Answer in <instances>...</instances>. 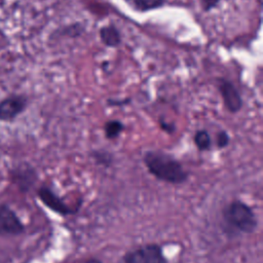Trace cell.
Instances as JSON below:
<instances>
[{"mask_svg":"<svg viewBox=\"0 0 263 263\" xmlns=\"http://www.w3.org/2000/svg\"><path fill=\"white\" fill-rule=\"evenodd\" d=\"M132 100L130 99H121V100H113V99H109L107 101V105L108 106H123V105H128L130 104Z\"/></svg>","mask_w":263,"mask_h":263,"instance_id":"16","label":"cell"},{"mask_svg":"<svg viewBox=\"0 0 263 263\" xmlns=\"http://www.w3.org/2000/svg\"><path fill=\"white\" fill-rule=\"evenodd\" d=\"M80 263H102L100 260L98 259H95V258H90V259H87V260H84Z\"/></svg>","mask_w":263,"mask_h":263,"instance_id":"18","label":"cell"},{"mask_svg":"<svg viewBox=\"0 0 263 263\" xmlns=\"http://www.w3.org/2000/svg\"><path fill=\"white\" fill-rule=\"evenodd\" d=\"M217 87L221 93L227 110L230 113H237L238 111H240L243 102L235 85L225 78H219L217 80Z\"/></svg>","mask_w":263,"mask_h":263,"instance_id":"4","label":"cell"},{"mask_svg":"<svg viewBox=\"0 0 263 263\" xmlns=\"http://www.w3.org/2000/svg\"><path fill=\"white\" fill-rule=\"evenodd\" d=\"M166 0H125V2L135 10L139 12H146L160 8L164 5Z\"/></svg>","mask_w":263,"mask_h":263,"instance_id":"10","label":"cell"},{"mask_svg":"<svg viewBox=\"0 0 263 263\" xmlns=\"http://www.w3.org/2000/svg\"><path fill=\"white\" fill-rule=\"evenodd\" d=\"M11 176L13 182L22 191L29 190L36 180V173L30 166H20L11 173Z\"/></svg>","mask_w":263,"mask_h":263,"instance_id":"8","label":"cell"},{"mask_svg":"<svg viewBox=\"0 0 263 263\" xmlns=\"http://www.w3.org/2000/svg\"><path fill=\"white\" fill-rule=\"evenodd\" d=\"M39 199L51 211L58 213L62 216L70 215L74 213V210L71 209L55 192H53L49 187L42 186L38 189Z\"/></svg>","mask_w":263,"mask_h":263,"instance_id":"7","label":"cell"},{"mask_svg":"<svg viewBox=\"0 0 263 263\" xmlns=\"http://www.w3.org/2000/svg\"><path fill=\"white\" fill-rule=\"evenodd\" d=\"M124 124L119 120H109L104 124L105 137L109 140H114L123 132Z\"/></svg>","mask_w":263,"mask_h":263,"instance_id":"11","label":"cell"},{"mask_svg":"<svg viewBox=\"0 0 263 263\" xmlns=\"http://www.w3.org/2000/svg\"><path fill=\"white\" fill-rule=\"evenodd\" d=\"M123 263H167V260L160 246L150 243L126 253Z\"/></svg>","mask_w":263,"mask_h":263,"instance_id":"3","label":"cell"},{"mask_svg":"<svg viewBox=\"0 0 263 263\" xmlns=\"http://www.w3.org/2000/svg\"><path fill=\"white\" fill-rule=\"evenodd\" d=\"M92 157L97 160V162L105 165H108L112 161V156L108 153V151H95L92 153Z\"/></svg>","mask_w":263,"mask_h":263,"instance_id":"13","label":"cell"},{"mask_svg":"<svg viewBox=\"0 0 263 263\" xmlns=\"http://www.w3.org/2000/svg\"><path fill=\"white\" fill-rule=\"evenodd\" d=\"M17 215L6 204H0V235H17L24 232Z\"/></svg>","mask_w":263,"mask_h":263,"instance_id":"5","label":"cell"},{"mask_svg":"<svg viewBox=\"0 0 263 263\" xmlns=\"http://www.w3.org/2000/svg\"><path fill=\"white\" fill-rule=\"evenodd\" d=\"M159 124H160L161 129L164 130L165 133L170 134V135L175 132V125H174V123H172V122L168 123V122H166L165 120H160V121H159Z\"/></svg>","mask_w":263,"mask_h":263,"instance_id":"17","label":"cell"},{"mask_svg":"<svg viewBox=\"0 0 263 263\" xmlns=\"http://www.w3.org/2000/svg\"><path fill=\"white\" fill-rule=\"evenodd\" d=\"M27 107V99L23 96H10L0 102V120L11 121Z\"/></svg>","mask_w":263,"mask_h":263,"instance_id":"6","label":"cell"},{"mask_svg":"<svg viewBox=\"0 0 263 263\" xmlns=\"http://www.w3.org/2000/svg\"><path fill=\"white\" fill-rule=\"evenodd\" d=\"M216 141H217V146L219 148H225V147H227L229 145L230 137H229V135H228V133L226 130H220L217 134Z\"/></svg>","mask_w":263,"mask_h":263,"instance_id":"14","label":"cell"},{"mask_svg":"<svg viewBox=\"0 0 263 263\" xmlns=\"http://www.w3.org/2000/svg\"><path fill=\"white\" fill-rule=\"evenodd\" d=\"M193 142L199 151H208L212 146V139L205 129H199L193 137Z\"/></svg>","mask_w":263,"mask_h":263,"instance_id":"12","label":"cell"},{"mask_svg":"<svg viewBox=\"0 0 263 263\" xmlns=\"http://www.w3.org/2000/svg\"><path fill=\"white\" fill-rule=\"evenodd\" d=\"M219 2H220V0H200L201 7L206 12L212 10L213 8H215Z\"/></svg>","mask_w":263,"mask_h":263,"instance_id":"15","label":"cell"},{"mask_svg":"<svg viewBox=\"0 0 263 263\" xmlns=\"http://www.w3.org/2000/svg\"><path fill=\"white\" fill-rule=\"evenodd\" d=\"M225 223L240 233H253L258 226V219L250 205L240 201H231L223 211Z\"/></svg>","mask_w":263,"mask_h":263,"instance_id":"2","label":"cell"},{"mask_svg":"<svg viewBox=\"0 0 263 263\" xmlns=\"http://www.w3.org/2000/svg\"><path fill=\"white\" fill-rule=\"evenodd\" d=\"M143 161L149 173L160 181L170 184H182L188 179V173L181 162L162 151H147Z\"/></svg>","mask_w":263,"mask_h":263,"instance_id":"1","label":"cell"},{"mask_svg":"<svg viewBox=\"0 0 263 263\" xmlns=\"http://www.w3.org/2000/svg\"><path fill=\"white\" fill-rule=\"evenodd\" d=\"M101 41L108 47H117L121 43L119 30L113 25L103 26L99 31Z\"/></svg>","mask_w":263,"mask_h":263,"instance_id":"9","label":"cell"}]
</instances>
